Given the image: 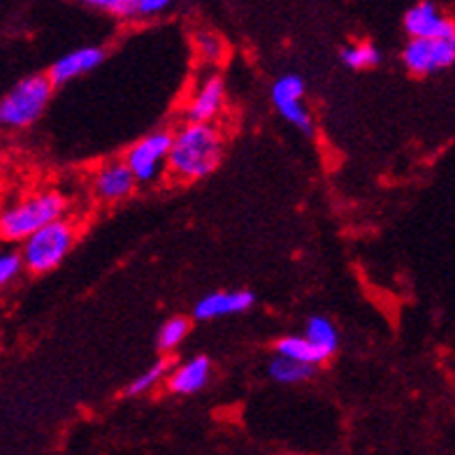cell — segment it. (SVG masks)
<instances>
[{
	"label": "cell",
	"instance_id": "1",
	"mask_svg": "<svg viewBox=\"0 0 455 455\" xmlns=\"http://www.w3.org/2000/svg\"><path fill=\"white\" fill-rule=\"evenodd\" d=\"M223 156L221 132L212 124H186L172 138L168 170L174 180L196 181L219 168Z\"/></svg>",
	"mask_w": 455,
	"mask_h": 455
},
{
	"label": "cell",
	"instance_id": "2",
	"mask_svg": "<svg viewBox=\"0 0 455 455\" xmlns=\"http://www.w3.org/2000/svg\"><path fill=\"white\" fill-rule=\"evenodd\" d=\"M63 212H66V198L60 193H37L3 212L0 233L10 242H26L30 235L47 228L49 223L60 221Z\"/></svg>",
	"mask_w": 455,
	"mask_h": 455
},
{
	"label": "cell",
	"instance_id": "3",
	"mask_svg": "<svg viewBox=\"0 0 455 455\" xmlns=\"http://www.w3.org/2000/svg\"><path fill=\"white\" fill-rule=\"evenodd\" d=\"M52 86L54 82L49 75H33V77L21 79L12 91L0 102V121L7 128H26L40 119V114L47 108L52 98Z\"/></svg>",
	"mask_w": 455,
	"mask_h": 455
},
{
	"label": "cell",
	"instance_id": "4",
	"mask_svg": "<svg viewBox=\"0 0 455 455\" xmlns=\"http://www.w3.org/2000/svg\"><path fill=\"white\" fill-rule=\"evenodd\" d=\"M72 244H75V228L60 219V221L49 223L47 228L37 230L36 235H30L24 242L21 256H24V263L30 272L43 275V272L54 270L63 263V258L70 253Z\"/></svg>",
	"mask_w": 455,
	"mask_h": 455
},
{
	"label": "cell",
	"instance_id": "5",
	"mask_svg": "<svg viewBox=\"0 0 455 455\" xmlns=\"http://www.w3.org/2000/svg\"><path fill=\"white\" fill-rule=\"evenodd\" d=\"M172 138L170 132L158 131L132 144L126 154V165L132 170L138 181L156 180L163 165H168L170 149H172Z\"/></svg>",
	"mask_w": 455,
	"mask_h": 455
},
{
	"label": "cell",
	"instance_id": "6",
	"mask_svg": "<svg viewBox=\"0 0 455 455\" xmlns=\"http://www.w3.org/2000/svg\"><path fill=\"white\" fill-rule=\"evenodd\" d=\"M402 60L413 75L446 70L455 63V36L439 37V40H409Z\"/></svg>",
	"mask_w": 455,
	"mask_h": 455
},
{
	"label": "cell",
	"instance_id": "7",
	"mask_svg": "<svg viewBox=\"0 0 455 455\" xmlns=\"http://www.w3.org/2000/svg\"><path fill=\"white\" fill-rule=\"evenodd\" d=\"M305 82L298 75H283L272 86V102L283 119L302 132H312V116L302 105Z\"/></svg>",
	"mask_w": 455,
	"mask_h": 455
},
{
	"label": "cell",
	"instance_id": "8",
	"mask_svg": "<svg viewBox=\"0 0 455 455\" xmlns=\"http://www.w3.org/2000/svg\"><path fill=\"white\" fill-rule=\"evenodd\" d=\"M404 28L411 40H439L455 36V21L443 17L432 3H419L404 14Z\"/></svg>",
	"mask_w": 455,
	"mask_h": 455
},
{
	"label": "cell",
	"instance_id": "9",
	"mask_svg": "<svg viewBox=\"0 0 455 455\" xmlns=\"http://www.w3.org/2000/svg\"><path fill=\"white\" fill-rule=\"evenodd\" d=\"M256 302V295L251 291H216V293L204 295L196 305V318L198 321H212V318L233 316L251 309Z\"/></svg>",
	"mask_w": 455,
	"mask_h": 455
},
{
	"label": "cell",
	"instance_id": "10",
	"mask_svg": "<svg viewBox=\"0 0 455 455\" xmlns=\"http://www.w3.org/2000/svg\"><path fill=\"white\" fill-rule=\"evenodd\" d=\"M105 59V52L98 47H82L75 49L70 54H66L63 59H59L49 70V79L54 84H63V82H70L75 77H82L86 72H91L93 68H98Z\"/></svg>",
	"mask_w": 455,
	"mask_h": 455
},
{
	"label": "cell",
	"instance_id": "11",
	"mask_svg": "<svg viewBox=\"0 0 455 455\" xmlns=\"http://www.w3.org/2000/svg\"><path fill=\"white\" fill-rule=\"evenodd\" d=\"M223 100H226V89L219 77L204 79L198 91L193 93L188 102V119L191 124H210L216 114L221 112Z\"/></svg>",
	"mask_w": 455,
	"mask_h": 455
},
{
	"label": "cell",
	"instance_id": "12",
	"mask_svg": "<svg viewBox=\"0 0 455 455\" xmlns=\"http://www.w3.org/2000/svg\"><path fill=\"white\" fill-rule=\"evenodd\" d=\"M135 174L128 168L126 163H109L100 172L96 174V196L100 200H108V203H116V200L126 198L128 193L132 191L135 186Z\"/></svg>",
	"mask_w": 455,
	"mask_h": 455
},
{
	"label": "cell",
	"instance_id": "13",
	"mask_svg": "<svg viewBox=\"0 0 455 455\" xmlns=\"http://www.w3.org/2000/svg\"><path fill=\"white\" fill-rule=\"evenodd\" d=\"M212 374L210 360L200 355V358H193L184 365H180L177 370L170 371L168 377V388L172 390L174 395H193L207 386Z\"/></svg>",
	"mask_w": 455,
	"mask_h": 455
},
{
	"label": "cell",
	"instance_id": "14",
	"mask_svg": "<svg viewBox=\"0 0 455 455\" xmlns=\"http://www.w3.org/2000/svg\"><path fill=\"white\" fill-rule=\"evenodd\" d=\"M305 337L323 360H328L330 355L335 354L337 344H339V335H337L335 325L330 323L325 316L309 318L305 328Z\"/></svg>",
	"mask_w": 455,
	"mask_h": 455
},
{
	"label": "cell",
	"instance_id": "15",
	"mask_svg": "<svg viewBox=\"0 0 455 455\" xmlns=\"http://www.w3.org/2000/svg\"><path fill=\"white\" fill-rule=\"evenodd\" d=\"M276 355L283 358L298 360V363H307V365L316 367L318 363H323V358L316 354V348L309 344L305 335H291L276 341Z\"/></svg>",
	"mask_w": 455,
	"mask_h": 455
},
{
	"label": "cell",
	"instance_id": "16",
	"mask_svg": "<svg viewBox=\"0 0 455 455\" xmlns=\"http://www.w3.org/2000/svg\"><path fill=\"white\" fill-rule=\"evenodd\" d=\"M312 374L314 365L283 358V355H276L270 363V377L275 379V381H279V384H299V381H307Z\"/></svg>",
	"mask_w": 455,
	"mask_h": 455
},
{
	"label": "cell",
	"instance_id": "17",
	"mask_svg": "<svg viewBox=\"0 0 455 455\" xmlns=\"http://www.w3.org/2000/svg\"><path fill=\"white\" fill-rule=\"evenodd\" d=\"M168 360H158L156 365L149 367L147 371H142L138 379H132L131 384H128L126 388V395L135 397V395H144V393H149L154 386L161 381V379H165V374H168Z\"/></svg>",
	"mask_w": 455,
	"mask_h": 455
},
{
	"label": "cell",
	"instance_id": "18",
	"mask_svg": "<svg viewBox=\"0 0 455 455\" xmlns=\"http://www.w3.org/2000/svg\"><path fill=\"white\" fill-rule=\"evenodd\" d=\"M381 59L377 49L371 44H354V47H347L341 52V60L344 66L354 68V70H365V68H374Z\"/></svg>",
	"mask_w": 455,
	"mask_h": 455
},
{
	"label": "cell",
	"instance_id": "19",
	"mask_svg": "<svg viewBox=\"0 0 455 455\" xmlns=\"http://www.w3.org/2000/svg\"><path fill=\"white\" fill-rule=\"evenodd\" d=\"M186 335H188V321L181 316L170 318L158 330V348L161 351H172V348L180 347Z\"/></svg>",
	"mask_w": 455,
	"mask_h": 455
},
{
	"label": "cell",
	"instance_id": "20",
	"mask_svg": "<svg viewBox=\"0 0 455 455\" xmlns=\"http://www.w3.org/2000/svg\"><path fill=\"white\" fill-rule=\"evenodd\" d=\"M86 3L93 7H100V10L109 14H116V17L140 14V0H86Z\"/></svg>",
	"mask_w": 455,
	"mask_h": 455
},
{
	"label": "cell",
	"instance_id": "21",
	"mask_svg": "<svg viewBox=\"0 0 455 455\" xmlns=\"http://www.w3.org/2000/svg\"><path fill=\"white\" fill-rule=\"evenodd\" d=\"M26 263H24V256L21 253H12L7 251L0 256V283L7 286L10 282H14L19 276V272L24 270Z\"/></svg>",
	"mask_w": 455,
	"mask_h": 455
},
{
	"label": "cell",
	"instance_id": "22",
	"mask_svg": "<svg viewBox=\"0 0 455 455\" xmlns=\"http://www.w3.org/2000/svg\"><path fill=\"white\" fill-rule=\"evenodd\" d=\"M172 0H140V14H156L170 5Z\"/></svg>",
	"mask_w": 455,
	"mask_h": 455
},
{
	"label": "cell",
	"instance_id": "23",
	"mask_svg": "<svg viewBox=\"0 0 455 455\" xmlns=\"http://www.w3.org/2000/svg\"><path fill=\"white\" fill-rule=\"evenodd\" d=\"M200 47H203V52L207 56H216L219 52H221V44H219V40H216L214 36H203L200 37Z\"/></svg>",
	"mask_w": 455,
	"mask_h": 455
}]
</instances>
